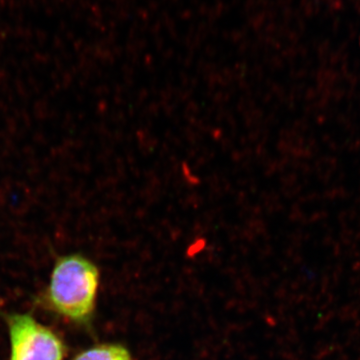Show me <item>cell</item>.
Here are the masks:
<instances>
[{
    "instance_id": "cell-1",
    "label": "cell",
    "mask_w": 360,
    "mask_h": 360,
    "mask_svg": "<svg viewBox=\"0 0 360 360\" xmlns=\"http://www.w3.org/2000/svg\"><path fill=\"white\" fill-rule=\"evenodd\" d=\"M101 274L80 253L58 258L51 278L39 296V304L49 314L79 328H89L96 314Z\"/></svg>"
},
{
    "instance_id": "cell-3",
    "label": "cell",
    "mask_w": 360,
    "mask_h": 360,
    "mask_svg": "<svg viewBox=\"0 0 360 360\" xmlns=\"http://www.w3.org/2000/svg\"><path fill=\"white\" fill-rule=\"evenodd\" d=\"M72 360H132V356L120 343H101L78 352Z\"/></svg>"
},
{
    "instance_id": "cell-2",
    "label": "cell",
    "mask_w": 360,
    "mask_h": 360,
    "mask_svg": "<svg viewBox=\"0 0 360 360\" xmlns=\"http://www.w3.org/2000/svg\"><path fill=\"white\" fill-rule=\"evenodd\" d=\"M9 335L8 360H65L68 345L58 333L30 314L4 316Z\"/></svg>"
}]
</instances>
